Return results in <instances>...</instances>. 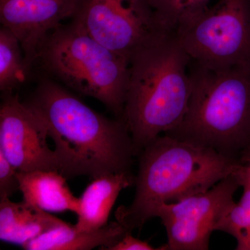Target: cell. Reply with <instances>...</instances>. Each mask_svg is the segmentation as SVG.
<instances>
[{"mask_svg": "<svg viewBox=\"0 0 250 250\" xmlns=\"http://www.w3.org/2000/svg\"><path fill=\"white\" fill-rule=\"evenodd\" d=\"M26 104L45 125L59 172L67 179L131 172L136 152L122 118L103 116L49 80L41 82Z\"/></svg>", "mask_w": 250, "mask_h": 250, "instance_id": "1", "label": "cell"}, {"mask_svg": "<svg viewBox=\"0 0 250 250\" xmlns=\"http://www.w3.org/2000/svg\"><path fill=\"white\" fill-rule=\"evenodd\" d=\"M138 155L134 200L115 212L116 221L131 231L154 218L163 204L207 191L242 167L239 159L166 134L148 143Z\"/></svg>", "mask_w": 250, "mask_h": 250, "instance_id": "2", "label": "cell"}, {"mask_svg": "<svg viewBox=\"0 0 250 250\" xmlns=\"http://www.w3.org/2000/svg\"><path fill=\"white\" fill-rule=\"evenodd\" d=\"M190 59L175 34L140 49L130 60L122 119L136 154L148 143L175 129L187 113L192 91Z\"/></svg>", "mask_w": 250, "mask_h": 250, "instance_id": "3", "label": "cell"}, {"mask_svg": "<svg viewBox=\"0 0 250 250\" xmlns=\"http://www.w3.org/2000/svg\"><path fill=\"white\" fill-rule=\"evenodd\" d=\"M190 68L187 113L166 134L240 160L250 145V67L213 70L190 62Z\"/></svg>", "mask_w": 250, "mask_h": 250, "instance_id": "4", "label": "cell"}, {"mask_svg": "<svg viewBox=\"0 0 250 250\" xmlns=\"http://www.w3.org/2000/svg\"><path fill=\"white\" fill-rule=\"evenodd\" d=\"M39 60L69 88L99 100L121 118L130 75V59L113 52L73 22L51 33Z\"/></svg>", "mask_w": 250, "mask_h": 250, "instance_id": "5", "label": "cell"}, {"mask_svg": "<svg viewBox=\"0 0 250 250\" xmlns=\"http://www.w3.org/2000/svg\"><path fill=\"white\" fill-rule=\"evenodd\" d=\"M174 34L194 63L213 70L250 67V0H218Z\"/></svg>", "mask_w": 250, "mask_h": 250, "instance_id": "6", "label": "cell"}, {"mask_svg": "<svg viewBox=\"0 0 250 250\" xmlns=\"http://www.w3.org/2000/svg\"><path fill=\"white\" fill-rule=\"evenodd\" d=\"M72 22L106 48L127 57L169 32L147 0H82Z\"/></svg>", "mask_w": 250, "mask_h": 250, "instance_id": "7", "label": "cell"}, {"mask_svg": "<svg viewBox=\"0 0 250 250\" xmlns=\"http://www.w3.org/2000/svg\"><path fill=\"white\" fill-rule=\"evenodd\" d=\"M239 170L207 191L158 207L154 217L160 218L166 228L167 250H208L210 235L241 187Z\"/></svg>", "mask_w": 250, "mask_h": 250, "instance_id": "8", "label": "cell"}, {"mask_svg": "<svg viewBox=\"0 0 250 250\" xmlns=\"http://www.w3.org/2000/svg\"><path fill=\"white\" fill-rule=\"evenodd\" d=\"M40 118L17 95H6L0 106V151L18 172L58 171L55 151Z\"/></svg>", "mask_w": 250, "mask_h": 250, "instance_id": "9", "label": "cell"}, {"mask_svg": "<svg viewBox=\"0 0 250 250\" xmlns=\"http://www.w3.org/2000/svg\"><path fill=\"white\" fill-rule=\"evenodd\" d=\"M82 0H0V21L18 38L30 70L51 33L73 18Z\"/></svg>", "mask_w": 250, "mask_h": 250, "instance_id": "10", "label": "cell"}, {"mask_svg": "<svg viewBox=\"0 0 250 250\" xmlns=\"http://www.w3.org/2000/svg\"><path fill=\"white\" fill-rule=\"evenodd\" d=\"M80 197L75 228L93 231L107 225L112 208L122 190L135 184L131 172L104 174L93 179Z\"/></svg>", "mask_w": 250, "mask_h": 250, "instance_id": "11", "label": "cell"}, {"mask_svg": "<svg viewBox=\"0 0 250 250\" xmlns=\"http://www.w3.org/2000/svg\"><path fill=\"white\" fill-rule=\"evenodd\" d=\"M67 224L24 200L0 198V239L24 246L52 229Z\"/></svg>", "mask_w": 250, "mask_h": 250, "instance_id": "12", "label": "cell"}, {"mask_svg": "<svg viewBox=\"0 0 250 250\" xmlns=\"http://www.w3.org/2000/svg\"><path fill=\"white\" fill-rule=\"evenodd\" d=\"M18 177L24 202L45 211H72L77 214L80 199L72 194L66 177L58 171L18 172Z\"/></svg>", "mask_w": 250, "mask_h": 250, "instance_id": "13", "label": "cell"}, {"mask_svg": "<svg viewBox=\"0 0 250 250\" xmlns=\"http://www.w3.org/2000/svg\"><path fill=\"white\" fill-rule=\"evenodd\" d=\"M128 231H131L118 221L93 231H79L67 223L31 240L22 248L27 250H107Z\"/></svg>", "mask_w": 250, "mask_h": 250, "instance_id": "14", "label": "cell"}, {"mask_svg": "<svg viewBox=\"0 0 250 250\" xmlns=\"http://www.w3.org/2000/svg\"><path fill=\"white\" fill-rule=\"evenodd\" d=\"M29 70L22 45L7 28L0 29V90L6 95L25 82Z\"/></svg>", "mask_w": 250, "mask_h": 250, "instance_id": "15", "label": "cell"}, {"mask_svg": "<svg viewBox=\"0 0 250 250\" xmlns=\"http://www.w3.org/2000/svg\"><path fill=\"white\" fill-rule=\"evenodd\" d=\"M162 25L170 33L191 22L209 7L211 0H147Z\"/></svg>", "mask_w": 250, "mask_h": 250, "instance_id": "16", "label": "cell"}, {"mask_svg": "<svg viewBox=\"0 0 250 250\" xmlns=\"http://www.w3.org/2000/svg\"><path fill=\"white\" fill-rule=\"evenodd\" d=\"M215 231H224L236 240L237 250H250V214L239 202L229 206L217 224Z\"/></svg>", "mask_w": 250, "mask_h": 250, "instance_id": "17", "label": "cell"}, {"mask_svg": "<svg viewBox=\"0 0 250 250\" xmlns=\"http://www.w3.org/2000/svg\"><path fill=\"white\" fill-rule=\"evenodd\" d=\"M18 171L0 151V198H9L20 190Z\"/></svg>", "mask_w": 250, "mask_h": 250, "instance_id": "18", "label": "cell"}, {"mask_svg": "<svg viewBox=\"0 0 250 250\" xmlns=\"http://www.w3.org/2000/svg\"><path fill=\"white\" fill-rule=\"evenodd\" d=\"M132 231H128L116 244L108 248L107 250H163L155 248L147 241H141L133 236Z\"/></svg>", "mask_w": 250, "mask_h": 250, "instance_id": "19", "label": "cell"}, {"mask_svg": "<svg viewBox=\"0 0 250 250\" xmlns=\"http://www.w3.org/2000/svg\"><path fill=\"white\" fill-rule=\"evenodd\" d=\"M241 187L243 191L240 203L244 206L250 214V177L249 170L244 164H242L241 168L238 172Z\"/></svg>", "mask_w": 250, "mask_h": 250, "instance_id": "20", "label": "cell"}, {"mask_svg": "<svg viewBox=\"0 0 250 250\" xmlns=\"http://www.w3.org/2000/svg\"><path fill=\"white\" fill-rule=\"evenodd\" d=\"M240 161L242 164H244L248 167L250 177V151H245L242 153Z\"/></svg>", "mask_w": 250, "mask_h": 250, "instance_id": "21", "label": "cell"}, {"mask_svg": "<svg viewBox=\"0 0 250 250\" xmlns=\"http://www.w3.org/2000/svg\"><path fill=\"white\" fill-rule=\"evenodd\" d=\"M246 151H250V145L249 146V147H248V149H247Z\"/></svg>", "mask_w": 250, "mask_h": 250, "instance_id": "22", "label": "cell"}, {"mask_svg": "<svg viewBox=\"0 0 250 250\" xmlns=\"http://www.w3.org/2000/svg\"></svg>", "mask_w": 250, "mask_h": 250, "instance_id": "23", "label": "cell"}]
</instances>
